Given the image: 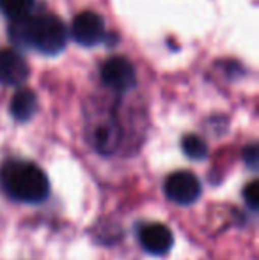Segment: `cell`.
<instances>
[{"label": "cell", "mask_w": 259, "mask_h": 260, "mask_svg": "<svg viewBox=\"0 0 259 260\" xmlns=\"http://www.w3.org/2000/svg\"><path fill=\"white\" fill-rule=\"evenodd\" d=\"M28 78V64L14 50H0V83L18 87Z\"/></svg>", "instance_id": "cell-7"}, {"label": "cell", "mask_w": 259, "mask_h": 260, "mask_svg": "<svg viewBox=\"0 0 259 260\" xmlns=\"http://www.w3.org/2000/svg\"><path fill=\"white\" fill-rule=\"evenodd\" d=\"M257 186L259 182L257 181H250L249 184L243 188L242 191V199L245 202V206L249 211L256 212L257 211V206H259V191H257Z\"/></svg>", "instance_id": "cell-11"}, {"label": "cell", "mask_w": 259, "mask_h": 260, "mask_svg": "<svg viewBox=\"0 0 259 260\" xmlns=\"http://www.w3.org/2000/svg\"><path fill=\"white\" fill-rule=\"evenodd\" d=\"M101 80L108 89L123 94L128 92L137 83L133 64L125 57H112L101 66Z\"/></svg>", "instance_id": "cell-5"}, {"label": "cell", "mask_w": 259, "mask_h": 260, "mask_svg": "<svg viewBox=\"0 0 259 260\" xmlns=\"http://www.w3.org/2000/svg\"><path fill=\"white\" fill-rule=\"evenodd\" d=\"M36 0H0V11L11 20L27 16L34 9Z\"/></svg>", "instance_id": "cell-10"}, {"label": "cell", "mask_w": 259, "mask_h": 260, "mask_svg": "<svg viewBox=\"0 0 259 260\" xmlns=\"http://www.w3.org/2000/svg\"><path fill=\"white\" fill-rule=\"evenodd\" d=\"M38 112V96L31 89H20L11 101V115L18 122H27Z\"/></svg>", "instance_id": "cell-8"}, {"label": "cell", "mask_w": 259, "mask_h": 260, "mask_svg": "<svg viewBox=\"0 0 259 260\" xmlns=\"http://www.w3.org/2000/svg\"><path fill=\"white\" fill-rule=\"evenodd\" d=\"M135 234L140 248L153 257H163L174 246V234L165 223L160 221H138Z\"/></svg>", "instance_id": "cell-4"}, {"label": "cell", "mask_w": 259, "mask_h": 260, "mask_svg": "<svg viewBox=\"0 0 259 260\" xmlns=\"http://www.w3.org/2000/svg\"><path fill=\"white\" fill-rule=\"evenodd\" d=\"M243 161L250 170H257V163H259V151H257V144L252 142L250 145H247L243 149Z\"/></svg>", "instance_id": "cell-12"}, {"label": "cell", "mask_w": 259, "mask_h": 260, "mask_svg": "<svg viewBox=\"0 0 259 260\" xmlns=\"http://www.w3.org/2000/svg\"><path fill=\"white\" fill-rule=\"evenodd\" d=\"M0 191L25 206H41L50 197V179L39 165L9 157L0 165Z\"/></svg>", "instance_id": "cell-1"}, {"label": "cell", "mask_w": 259, "mask_h": 260, "mask_svg": "<svg viewBox=\"0 0 259 260\" xmlns=\"http://www.w3.org/2000/svg\"><path fill=\"white\" fill-rule=\"evenodd\" d=\"M163 193L167 200L181 207L194 206L203 197V182L190 170H176L163 181Z\"/></svg>", "instance_id": "cell-3"}, {"label": "cell", "mask_w": 259, "mask_h": 260, "mask_svg": "<svg viewBox=\"0 0 259 260\" xmlns=\"http://www.w3.org/2000/svg\"><path fill=\"white\" fill-rule=\"evenodd\" d=\"M181 151L192 161H203L208 157V145L197 135H185L181 140Z\"/></svg>", "instance_id": "cell-9"}, {"label": "cell", "mask_w": 259, "mask_h": 260, "mask_svg": "<svg viewBox=\"0 0 259 260\" xmlns=\"http://www.w3.org/2000/svg\"><path fill=\"white\" fill-rule=\"evenodd\" d=\"M9 38L21 48H34L45 55H57L64 50L68 30L55 14L31 13L11 20Z\"/></svg>", "instance_id": "cell-2"}, {"label": "cell", "mask_w": 259, "mask_h": 260, "mask_svg": "<svg viewBox=\"0 0 259 260\" xmlns=\"http://www.w3.org/2000/svg\"><path fill=\"white\" fill-rule=\"evenodd\" d=\"M71 36L78 45L96 46L105 38V21L94 11H83L73 20Z\"/></svg>", "instance_id": "cell-6"}]
</instances>
